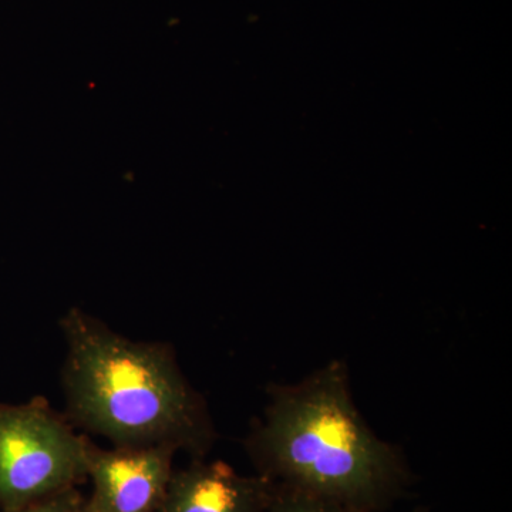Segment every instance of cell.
Wrapping results in <instances>:
<instances>
[{
  "mask_svg": "<svg viewBox=\"0 0 512 512\" xmlns=\"http://www.w3.org/2000/svg\"><path fill=\"white\" fill-rule=\"evenodd\" d=\"M82 504V497L77 493L76 488H73L36 504L26 505L16 510H0V512H76Z\"/></svg>",
  "mask_w": 512,
  "mask_h": 512,
  "instance_id": "cell-7",
  "label": "cell"
},
{
  "mask_svg": "<svg viewBox=\"0 0 512 512\" xmlns=\"http://www.w3.org/2000/svg\"><path fill=\"white\" fill-rule=\"evenodd\" d=\"M174 447L90 446L87 478L94 512H158L173 477Z\"/></svg>",
  "mask_w": 512,
  "mask_h": 512,
  "instance_id": "cell-4",
  "label": "cell"
},
{
  "mask_svg": "<svg viewBox=\"0 0 512 512\" xmlns=\"http://www.w3.org/2000/svg\"><path fill=\"white\" fill-rule=\"evenodd\" d=\"M76 512H94L92 508L89 507V505L86 504V501H83V504L80 505L79 508H77Z\"/></svg>",
  "mask_w": 512,
  "mask_h": 512,
  "instance_id": "cell-8",
  "label": "cell"
},
{
  "mask_svg": "<svg viewBox=\"0 0 512 512\" xmlns=\"http://www.w3.org/2000/svg\"><path fill=\"white\" fill-rule=\"evenodd\" d=\"M416 512H427L426 510H417Z\"/></svg>",
  "mask_w": 512,
  "mask_h": 512,
  "instance_id": "cell-9",
  "label": "cell"
},
{
  "mask_svg": "<svg viewBox=\"0 0 512 512\" xmlns=\"http://www.w3.org/2000/svg\"><path fill=\"white\" fill-rule=\"evenodd\" d=\"M60 329L70 419L113 447L164 444L194 460L207 456L214 424L170 346L128 339L79 308L67 311Z\"/></svg>",
  "mask_w": 512,
  "mask_h": 512,
  "instance_id": "cell-2",
  "label": "cell"
},
{
  "mask_svg": "<svg viewBox=\"0 0 512 512\" xmlns=\"http://www.w3.org/2000/svg\"><path fill=\"white\" fill-rule=\"evenodd\" d=\"M266 512H353L325 498L276 485Z\"/></svg>",
  "mask_w": 512,
  "mask_h": 512,
  "instance_id": "cell-6",
  "label": "cell"
},
{
  "mask_svg": "<svg viewBox=\"0 0 512 512\" xmlns=\"http://www.w3.org/2000/svg\"><path fill=\"white\" fill-rule=\"evenodd\" d=\"M92 441L42 399L0 403V510H16L87 480Z\"/></svg>",
  "mask_w": 512,
  "mask_h": 512,
  "instance_id": "cell-3",
  "label": "cell"
},
{
  "mask_svg": "<svg viewBox=\"0 0 512 512\" xmlns=\"http://www.w3.org/2000/svg\"><path fill=\"white\" fill-rule=\"evenodd\" d=\"M247 451L259 476L353 512L386 510L412 484L402 454L357 412L348 366L339 360L274 387Z\"/></svg>",
  "mask_w": 512,
  "mask_h": 512,
  "instance_id": "cell-1",
  "label": "cell"
},
{
  "mask_svg": "<svg viewBox=\"0 0 512 512\" xmlns=\"http://www.w3.org/2000/svg\"><path fill=\"white\" fill-rule=\"evenodd\" d=\"M275 484L242 476L224 461L194 460L174 470L158 512H266Z\"/></svg>",
  "mask_w": 512,
  "mask_h": 512,
  "instance_id": "cell-5",
  "label": "cell"
}]
</instances>
